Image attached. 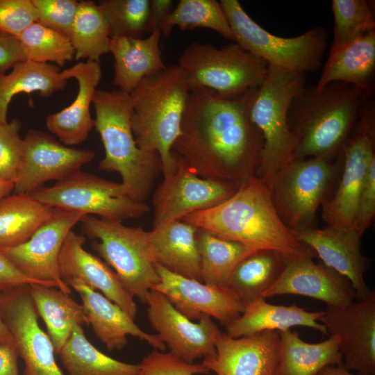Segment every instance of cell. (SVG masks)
I'll return each mask as SVG.
<instances>
[{"label": "cell", "mask_w": 375, "mask_h": 375, "mask_svg": "<svg viewBox=\"0 0 375 375\" xmlns=\"http://www.w3.org/2000/svg\"><path fill=\"white\" fill-rule=\"evenodd\" d=\"M0 317L24 361L22 375H65L49 335L39 325L28 285L0 293Z\"/></svg>", "instance_id": "4fadbf2b"}, {"label": "cell", "mask_w": 375, "mask_h": 375, "mask_svg": "<svg viewBox=\"0 0 375 375\" xmlns=\"http://www.w3.org/2000/svg\"><path fill=\"white\" fill-rule=\"evenodd\" d=\"M129 94L135 142L142 150L158 154L164 178H168L177 169L172 147L181 134L190 94L184 73L177 64L167 66L142 79Z\"/></svg>", "instance_id": "277c9868"}, {"label": "cell", "mask_w": 375, "mask_h": 375, "mask_svg": "<svg viewBox=\"0 0 375 375\" xmlns=\"http://www.w3.org/2000/svg\"><path fill=\"white\" fill-rule=\"evenodd\" d=\"M28 290L58 355L74 326L86 324L83 306L57 287L34 283L28 285Z\"/></svg>", "instance_id": "4dcf8cb0"}, {"label": "cell", "mask_w": 375, "mask_h": 375, "mask_svg": "<svg viewBox=\"0 0 375 375\" xmlns=\"http://www.w3.org/2000/svg\"><path fill=\"white\" fill-rule=\"evenodd\" d=\"M140 375H196L208 374L204 365L187 362L170 352L154 349L138 364Z\"/></svg>", "instance_id": "7bdbcfd3"}, {"label": "cell", "mask_w": 375, "mask_h": 375, "mask_svg": "<svg viewBox=\"0 0 375 375\" xmlns=\"http://www.w3.org/2000/svg\"><path fill=\"white\" fill-rule=\"evenodd\" d=\"M37 19L31 0H0V32L18 37Z\"/></svg>", "instance_id": "f6af8a7d"}, {"label": "cell", "mask_w": 375, "mask_h": 375, "mask_svg": "<svg viewBox=\"0 0 375 375\" xmlns=\"http://www.w3.org/2000/svg\"><path fill=\"white\" fill-rule=\"evenodd\" d=\"M58 355L68 375H140L138 365L112 358L93 346L80 324Z\"/></svg>", "instance_id": "e575fe53"}, {"label": "cell", "mask_w": 375, "mask_h": 375, "mask_svg": "<svg viewBox=\"0 0 375 375\" xmlns=\"http://www.w3.org/2000/svg\"><path fill=\"white\" fill-rule=\"evenodd\" d=\"M198 229L183 220L174 221L149 231L155 264L167 270L202 282Z\"/></svg>", "instance_id": "83f0119b"}, {"label": "cell", "mask_w": 375, "mask_h": 375, "mask_svg": "<svg viewBox=\"0 0 375 375\" xmlns=\"http://www.w3.org/2000/svg\"><path fill=\"white\" fill-rule=\"evenodd\" d=\"M84 215L55 208L51 217L30 239L15 247L0 249V253L26 277L70 294L71 288L60 275L58 257L67 234Z\"/></svg>", "instance_id": "5bb4252c"}, {"label": "cell", "mask_w": 375, "mask_h": 375, "mask_svg": "<svg viewBox=\"0 0 375 375\" xmlns=\"http://www.w3.org/2000/svg\"><path fill=\"white\" fill-rule=\"evenodd\" d=\"M334 18L331 47H338L375 31L374 1L333 0Z\"/></svg>", "instance_id": "ab89813d"}, {"label": "cell", "mask_w": 375, "mask_h": 375, "mask_svg": "<svg viewBox=\"0 0 375 375\" xmlns=\"http://www.w3.org/2000/svg\"><path fill=\"white\" fill-rule=\"evenodd\" d=\"M66 79L75 78L78 84L73 102L46 118L48 130L66 146L83 143L94 127L90 107L102 76L99 62H80L62 71Z\"/></svg>", "instance_id": "cb8c5ba5"}, {"label": "cell", "mask_w": 375, "mask_h": 375, "mask_svg": "<svg viewBox=\"0 0 375 375\" xmlns=\"http://www.w3.org/2000/svg\"><path fill=\"white\" fill-rule=\"evenodd\" d=\"M375 215V158L369 167L367 176L358 199L353 228L362 237L367 230Z\"/></svg>", "instance_id": "bcb514c9"}, {"label": "cell", "mask_w": 375, "mask_h": 375, "mask_svg": "<svg viewBox=\"0 0 375 375\" xmlns=\"http://www.w3.org/2000/svg\"><path fill=\"white\" fill-rule=\"evenodd\" d=\"M250 92L233 99L190 92L172 153L204 178L238 187L255 174L263 140L250 117Z\"/></svg>", "instance_id": "6da1fadb"}, {"label": "cell", "mask_w": 375, "mask_h": 375, "mask_svg": "<svg viewBox=\"0 0 375 375\" xmlns=\"http://www.w3.org/2000/svg\"><path fill=\"white\" fill-rule=\"evenodd\" d=\"M38 12V23L69 38L77 11L76 0H31Z\"/></svg>", "instance_id": "ee69618b"}, {"label": "cell", "mask_w": 375, "mask_h": 375, "mask_svg": "<svg viewBox=\"0 0 375 375\" xmlns=\"http://www.w3.org/2000/svg\"><path fill=\"white\" fill-rule=\"evenodd\" d=\"M85 242L83 235H78L72 230L67 234L58 257L62 280L67 285L76 281L93 290L100 291L134 319L138 310L134 297L126 290L108 265L84 249Z\"/></svg>", "instance_id": "7402d4cb"}, {"label": "cell", "mask_w": 375, "mask_h": 375, "mask_svg": "<svg viewBox=\"0 0 375 375\" xmlns=\"http://www.w3.org/2000/svg\"><path fill=\"white\" fill-rule=\"evenodd\" d=\"M17 38L26 60L53 63L60 67L74 58V50L68 37L38 22L31 24Z\"/></svg>", "instance_id": "f35d334b"}, {"label": "cell", "mask_w": 375, "mask_h": 375, "mask_svg": "<svg viewBox=\"0 0 375 375\" xmlns=\"http://www.w3.org/2000/svg\"><path fill=\"white\" fill-rule=\"evenodd\" d=\"M55 208L30 194H14L0 201V249L26 242L53 215Z\"/></svg>", "instance_id": "836d02e7"}, {"label": "cell", "mask_w": 375, "mask_h": 375, "mask_svg": "<svg viewBox=\"0 0 375 375\" xmlns=\"http://www.w3.org/2000/svg\"><path fill=\"white\" fill-rule=\"evenodd\" d=\"M144 303L148 305L147 317L152 328L171 353L189 363L216 354L215 342L221 331L210 317L203 316L194 323L153 289Z\"/></svg>", "instance_id": "ac0fdd59"}, {"label": "cell", "mask_w": 375, "mask_h": 375, "mask_svg": "<svg viewBox=\"0 0 375 375\" xmlns=\"http://www.w3.org/2000/svg\"><path fill=\"white\" fill-rule=\"evenodd\" d=\"M0 340L5 342H13L12 338L2 322L0 317Z\"/></svg>", "instance_id": "db71d44e"}, {"label": "cell", "mask_w": 375, "mask_h": 375, "mask_svg": "<svg viewBox=\"0 0 375 375\" xmlns=\"http://www.w3.org/2000/svg\"><path fill=\"white\" fill-rule=\"evenodd\" d=\"M338 165L318 158L294 159L265 181L279 217L292 232L315 226L317 211L328 197Z\"/></svg>", "instance_id": "30bf717a"}, {"label": "cell", "mask_w": 375, "mask_h": 375, "mask_svg": "<svg viewBox=\"0 0 375 375\" xmlns=\"http://www.w3.org/2000/svg\"><path fill=\"white\" fill-rule=\"evenodd\" d=\"M174 156L178 165L176 172L164 178L153 195V228L215 206L230 197L238 188L231 183L199 176L180 158Z\"/></svg>", "instance_id": "9a60e30c"}, {"label": "cell", "mask_w": 375, "mask_h": 375, "mask_svg": "<svg viewBox=\"0 0 375 375\" xmlns=\"http://www.w3.org/2000/svg\"><path fill=\"white\" fill-rule=\"evenodd\" d=\"M375 107L367 99L340 150L343 169L338 187L322 204L326 227H353L358 199L372 160L375 158Z\"/></svg>", "instance_id": "7c38bea8"}, {"label": "cell", "mask_w": 375, "mask_h": 375, "mask_svg": "<svg viewBox=\"0 0 375 375\" xmlns=\"http://www.w3.org/2000/svg\"><path fill=\"white\" fill-rule=\"evenodd\" d=\"M181 220L253 250H272L288 257L303 247L279 217L267 183L256 174L241 183L227 199Z\"/></svg>", "instance_id": "7a4b0ae2"}, {"label": "cell", "mask_w": 375, "mask_h": 375, "mask_svg": "<svg viewBox=\"0 0 375 375\" xmlns=\"http://www.w3.org/2000/svg\"><path fill=\"white\" fill-rule=\"evenodd\" d=\"M31 194L52 208L97 215L101 218L121 222L140 217L149 211L145 202L130 197L122 183H115L81 170Z\"/></svg>", "instance_id": "8fae6325"}, {"label": "cell", "mask_w": 375, "mask_h": 375, "mask_svg": "<svg viewBox=\"0 0 375 375\" xmlns=\"http://www.w3.org/2000/svg\"><path fill=\"white\" fill-rule=\"evenodd\" d=\"M92 105L94 126L105 151L99 168L119 173L130 197L144 202L162 166L157 153L142 150L135 142L131 124L130 94L119 89L97 90Z\"/></svg>", "instance_id": "5b68a950"}, {"label": "cell", "mask_w": 375, "mask_h": 375, "mask_svg": "<svg viewBox=\"0 0 375 375\" xmlns=\"http://www.w3.org/2000/svg\"><path fill=\"white\" fill-rule=\"evenodd\" d=\"M80 222L83 234L95 240L91 243L93 250L113 269L126 290L145 302L149 292L159 282L149 231L90 215Z\"/></svg>", "instance_id": "ba28073f"}, {"label": "cell", "mask_w": 375, "mask_h": 375, "mask_svg": "<svg viewBox=\"0 0 375 375\" xmlns=\"http://www.w3.org/2000/svg\"><path fill=\"white\" fill-rule=\"evenodd\" d=\"M69 40L76 60L87 59L99 62L100 58L110 52L111 37L98 3L92 1L78 2Z\"/></svg>", "instance_id": "8d00e7d4"}, {"label": "cell", "mask_w": 375, "mask_h": 375, "mask_svg": "<svg viewBox=\"0 0 375 375\" xmlns=\"http://www.w3.org/2000/svg\"><path fill=\"white\" fill-rule=\"evenodd\" d=\"M197 240L202 282L213 286L226 288L240 262L257 251L200 229L197 231Z\"/></svg>", "instance_id": "d590c367"}, {"label": "cell", "mask_w": 375, "mask_h": 375, "mask_svg": "<svg viewBox=\"0 0 375 375\" xmlns=\"http://www.w3.org/2000/svg\"><path fill=\"white\" fill-rule=\"evenodd\" d=\"M316 375H371L366 374H353L347 369L342 364L329 365L322 369Z\"/></svg>", "instance_id": "816d5d0a"}, {"label": "cell", "mask_w": 375, "mask_h": 375, "mask_svg": "<svg viewBox=\"0 0 375 375\" xmlns=\"http://www.w3.org/2000/svg\"><path fill=\"white\" fill-rule=\"evenodd\" d=\"M286 257L272 250L254 251L237 265L226 288L247 306L262 298L263 293L276 281L285 267Z\"/></svg>", "instance_id": "d6a6232c"}, {"label": "cell", "mask_w": 375, "mask_h": 375, "mask_svg": "<svg viewBox=\"0 0 375 375\" xmlns=\"http://www.w3.org/2000/svg\"><path fill=\"white\" fill-rule=\"evenodd\" d=\"M292 233L299 243L311 249L324 265L350 281L356 300L365 297L371 292L364 279L369 259L362 254V237L353 227L315 226Z\"/></svg>", "instance_id": "44dd1931"}, {"label": "cell", "mask_w": 375, "mask_h": 375, "mask_svg": "<svg viewBox=\"0 0 375 375\" xmlns=\"http://www.w3.org/2000/svg\"><path fill=\"white\" fill-rule=\"evenodd\" d=\"M22 127L17 118L0 123V180L14 183L17 178L23 153Z\"/></svg>", "instance_id": "b9f144b4"}, {"label": "cell", "mask_w": 375, "mask_h": 375, "mask_svg": "<svg viewBox=\"0 0 375 375\" xmlns=\"http://www.w3.org/2000/svg\"><path fill=\"white\" fill-rule=\"evenodd\" d=\"M34 283L43 285L24 276L0 253V293L16 287Z\"/></svg>", "instance_id": "c3c4849f"}, {"label": "cell", "mask_w": 375, "mask_h": 375, "mask_svg": "<svg viewBox=\"0 0 375 375\" xmlns=\"http://www.w3.org/2000/svg\"><path fill=\"white\" fill-rule=\"evenodd\" d=\"M374 81L375 31L342 46L331 47L316 87L342 82L372 97Z\"/></svg>", "instance_id": "4316f807"}, {"label": "cell", "mask_w": 375, "mask_h": 375, "mask_svg": "<svg viewBox=\"0 0 375 375\" xmlns=\"http://www.w3.org/2000/svg\"><path fill=\"white\" fill-rule=\"evenodd\" d=\"M278 358L274 375H316L329 365L342 364L339 340L329 335L319 343H308L290 329L278 332Z\"/></svg>", "instance_id": "f546056e"}, {"label": "cell", "mask_w": 375, "mask_h": 375, "mask_svg": "<svg viewBox=\"0 0 375 375\" xmlns=\"http://www.w3.org/2000/svg\"><path fill=\"white\" fill-rule=\"evenodd\" d=\"M280 337L278 331H265L233 338L218 335L216 354L201 364L217 375H274Z\"/></svg>", "instance_id": "603a6c76"}, {"label": "cell", "mask_w": 375, "mask_h": 375, "mask_svg": "<svg viewBox=\"0 0 375 375\" xmlns=\"http://www.w3.org/2000/svg\"><path fill=\"white\" fill-rule=\"evenodd\" d=\"M322 314L323 310L310 312L295 303L274 305L260 298L245 306L238 318L225 326L226 333L231 338H238L265 331L281 332L301 326L328 335L326 326L319 322Z\"/></svg>", "instance_id": "f1b7e54d"}, {"label": "cell", "mask_w": 375, "mask_h": 375, "mask_svg": "<svg viewBox=\"0 0 375 375\" xmlns=\"http://www.w3.org/2000/svg\"><path fill=\"white\" fill-rule=\"evenodd\" d=\"M26 60L19 39L0 32V75L6 74L15 65Z\"/></svg>", "instance_id": "7dc6e473"}, {"label": "cell", "mask_w": 375, "mask_h": 375, "mask_svg": "<svg viewBox=\"0 0 375 375\" xmlns=\"http://www.w3.org/2000/svg\"><path fill=\"white\" fill-rule=\"evenodd\" d=\"M306 83L305 74L269 65L263 82L249 94L250 117L263 140L255 174L266 181L294 160L298 139L290 128L288 112Z\"/></svg>", "instance_id": "8992f818"}, {"label": "cell", "mask_w": 375, "mask_h": 375, "mask_svg": "<svg viewBox=\"0 0 375 375\" xmlns=\"http://www.w3.org/2000/svg\"><path fill=\"white\" fill-rule=\"evenodd\" d=\"M174 27L181 31L206 28L234 41L224 11L216 0H180L163 26L162 36L169 37Z\"/></svg>", "instance_id": "74e56055"}, {"label": "cell", "mask_w": 375, "mask_h": 375, "mask_svg": "<svg viewBox=\"0 0 375 375\" xmlns=\"http://www.w3.org/2000/svg\"><path fill=\"white\" fill-rule=\"evenodd\" d=\"M60 67L50 63L26 60L15 65L8 74L0 75V123H7L9 104L21 93L38 92L48 98L67 86Z\"/></svg>", "instance_id": "1f68e13d"}, {"label": "cell", "mask_w": 375, "mask_h": 375, "mask_svg": "<svg viewBox=\"0 0 375 375\" xmlns=\"http://www.w3.org/2000/svg\"><path fill=\"white\" fill-rule=\"evenodd\" d=\"M14 190V183L0 180V201L9 195Z\"/></svg>", "instance_id": "f5cc1de1"}, {"label": "cell", "mask_w": 375, "mask_h": 375, "mask_svg": "<svg viewBox=\"0 0 375 375\" xmlns=\"http://www.w3.org/2000/svg\"><path fill=\"white\" fill-rule=\"evenodd\" d=\"M319 322L339 340L342 365L349 371L375 374V292L343 306H327Z\"/></svg>", "instance_id": "2e32d148"}, {"label": "cell", "mask_w": 375, "mask_h": 375, "mask_svg": "<svg viewBox=\"0 0 375 375\" xmlns=\"http://www.w3.org/2000/svg\"><path fill=\"white\" fill-rule=\"evenodd\" d=\"M173 1L172 0H150L149 32L155 30L160 32L171 12H172Z\"/></svg>", "instance_id": "681fc988"}, {"label": "cell", "mask_w": 375, "mask_h": 375, "mask_svg": "<svg viewBox=\"0 0 375 375\" xmlns=\"http://www.w3.org/2000/svg\"><path fill=\"white\" fill-rule=\"evenodd\" d=\"M297 254L286 257L285 267L276 281L262 294H295L322 301L327 306H343L356 299L350 281L344 276L312 260L315 252L303 244Z\"/></svg>", "instance_id": "d6986e66"}, {"label": "cell", "mask_w": 375, "mask_h": 375, "mask_svg": "<svg viewBox=\"0 0 375 375\" xmlns=\"http://www.w3.org/2000/svg\"><path fill=\"white\" fill-rule=\"evenodd\" d=\"M372 97L342 82L305 86L291 101L288 124L298 139L294 159L332 160L353 128L364 102Z\"/></svg>", "instance_id": "3957f363"}, {"label": "cell", "mask_w": 375, "mask_h": 375, "mask_svg": "<svg viewBox=\"0 0 375 375\" xmlns=\"http://www.w3.org/2000/svg\"><path fill=\"white\" fill-rule=\"evenodd\" d=\"M159 282L153 288L162 293L188 319L203 316L217 319L224 326L238 318L245 306L227 288L213 286L173 273L158 264Z\"/></svg>", "instance_id": "ffe728a7"}, {"label": "cell", "mask_w": 375, "mask_h": 375, "mask_svg": "<svg viewBox=\"0 0 375 375\" xmlns=\"http://www.w3.org/2000/svg\"><path fill=\"white\" fill-rule=\"evenodd\" d=\"M91 149H78L57 141L39 130H28L23 139V153L15 194H31L51 180L60 181L94 159Z\"/></svg>", "instance_id": "e0dca14e"}, {"label": "cell", "mask_w": 375, "mask_h": 375, "mask_svg": "<svg viewBox=\"0 0 375 375\" xmlns=\"http://www.w3.org/2000/svg\"><path fill=\"white\" fill-rule=\"evenodd\" d=\"M162 33L155 30L142 38H111L110 52L115 60L112 83L130 94L146 77L164 70L160 48Z\"/></svg>", "instance_id": "484cf974"}, {"label": "cell", "mask_w": 375, "mask_h": 375, "mask_svg": "<svg viewBox=\"0 0 375 375\" xmlns=\"http://www.w3.org/2000/svg\"><path fill=\"white\" fill-rule=\"evenodd\" d=\"M220 4L232 30L233 42L269 65L305 74L322 67L328 38L322 26L312 27L296 37H280L256 23L239 1L221 0Z\"/></svg>", "instance_id": "9c48e42d"}, {"label": "cell", "mask_w": 375, "mask_h": 375, "mask_svg": "<svg viewBox=\"0 0 375 375\" xmlns=\"http://www.w3.org/2000/svg\"><path fill=\"white\" fill-rule=\"evenodd\" d=\"M82 301L86 324L110 351L121 350L127 344V335L146 341L155 349L163 351L166 345L157 334L142 331L119 306L99 292L76 281L68 284Z\"/></svg>", "instance_id": "d4e9b609"}, {"label": "cell", "mask_w": 375, "mask_h": 375, "mask_svg": "<svg viewBox=\"0 0 375 375\" xmlns=\"http://www.w3.org/2000/svg\"><path fill=\"white\" fill-rule=\"evenodd\" d=\"M177 65L190 92H205L228 99L241 98L260 86L269 67L235 42L221 47L192 42Z\"/></svg>", "instance_id": "52a82bcc"}, {"label": "cell", "mask_w": 375, "mask_h": 375, "mask_svg": "<svg viewBox=\"0 0 375 375\" xmlns=\"http://www.w3.org/2000/svg\"><path fill=\"white\" fill-rule=\"evenodd\" d=\"M1 341V340H0Z\"/></svg>", "instance_id": "11a10c76"}, {"label": "cell", "mask_w": 375, "mask_h": 375, "mask_svg": "<svg viewBox=\"0 0 375 375\" xmlns=\"http://www.w3.org/2000/svg\"><path fill=\"white\" fill-rule=\"evenodd\" d=\"M98 5L111 38H142L149 34L150 0H102Z\"/></svg>", "instance_id": "60d3db41"}, {"label": "cell", "mask_w": 375, "mask_h": 375, "mask_svg": "<svg viewBox=\"0 0 375 375\" xmlns=\"http://www.w3.org/2000/svg\"><path fill=\"white\" fill-rule=\"evenodd\" d=\"M18 356L13 342L0 341V375H18Z\"/></svg>", "instance_id": "f907efd6"}]
</instances>
